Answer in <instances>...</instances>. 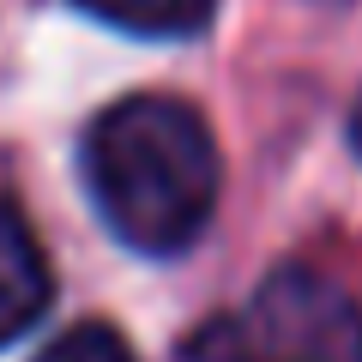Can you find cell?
Wrapping results in <instances>:
<instances>
[{
	"label": "cell",
	"instance_id": "obj_1",
	"mask_svg": "<svg viewBox=\"0 0 362 362\" xmlns=\"http://www.w3.org/2000/svg\"><path fill=\"white\" fill-rule=\"evenodd\" d=\"M218 139L181 97L139 90L85 127V187L97 218L133 254H181L218 211Z\"/></svg>",
	"mask_w": 362,
	"mask_h": 362
},
{
	"label": "cell",
	"instance_id": "obj_2",
	"mask_svg": "<svg viewBox=\"0 0 362 362\" xmlns=\"http://www.w3.org/2000/svg\"><path fill=\"white\" fill-rule=\"evenodd\" d=\"M175 362H362V308L314 266H278L230 314L175 344Z\"/></svg>",
	"mask_w": 362,
	"mask_h": 362
},
{
	"label": "cell",
	"instance_id": "obj_3",
	"mask_svg": "<svg viewBox=\"0 0 362 362\" xmlns=\"http://www.w3.org/2000/svg\"><path fill=\"white\" fill-rule=\"evenodd\" d=\"M49 296H54V272L37 230L25 223L13 199H0V350L49 314Z\"/></svg>",
	"mask_w": 362,
	"mask_h": 362
},
{
	"label": "cell",
	"instance_id": "obj_4",
	"mask_svg": "<svg viewBox=\"0 0 362 362\" xmlns=\"http://www.w3.org/2000/svg\"><path fill=\"white\" fill-rule=\"evenodd\" d=\"M73 6L127 37H199L218 13V0H73Z\"/></svg>",
	"mask_w": 362,
	"mask_h": 362
},
{
	"label": "cell",
	"instance_id": "obj_5",
	"mask_svg": "<svg viewBox=\"0 0 362 362\" xmlns=\"http://www.w3.org/2000/svg\"><path fill=\"white\" fill-rule=\"evenodd\" d=\"M37 362H139V356L127 350V338L109 320H78V326H66Z\"/></svg>",
	"mask_w": 362,
	"mask_h": 362
},
{
	"label": "cell",
	"instance_id": "obj_6",
	"mask_svg": "<svg viewBox=\"0 0 362 362\" xmlns=\"http://www.w3.org/2000/svg\"><path fill=\"white\" fill-rule=\"evenodd\" d=\"M350 145L362 151V103H356V115H350Z\"/></svg>",
	"mask_w": 362,
	"mask_h": 362
}]
</instances>
